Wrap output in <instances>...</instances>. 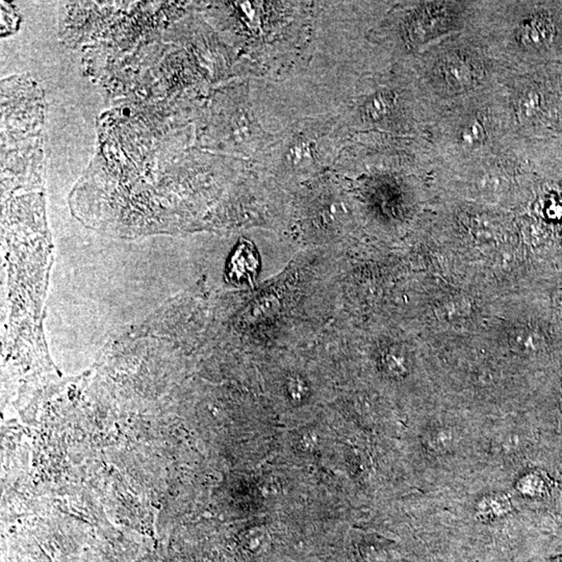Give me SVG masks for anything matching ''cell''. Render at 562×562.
<instances>
[{"label": "cell", "mask_w": 562, "mask_h": 562, "mask_svg": "<svg viewBox=\"0 0 562 562\" xmlns=\"http://www.w3.org/2000/svg\"><path fill=\"white\" fill-rule=\"evenodd\" d=\"M498 101L479 92L452 107L436 129L441 150L463 164L496 155L505 133L513 128L507 104Z\"/></svg>", "instance_id": "1"}, {"label": "cell", "mask_w": 562, "mask_h": 562, "mask_svg": "<svg viewBox=\"0 0 562 562\" xmlns=\"http://www.w3.org/2000/svg\"><path fill=\"white\" fill-rule=\"evenodd\" d=\"M495 73V63L484 48L463 36L430 48L426 58V78L432 94L442 97H465L479 93Z\"/></svg>", "instance_id": "2"}, {"label": "cell", "mask_w": 562, "mask_h": 562, "mask_svg": "<svg viewBox=\"0 0 562 562\" xmlns=\"http://www.w3.org/2000/svg\"><path fill=\"white\" fill-rule=\"evenodd\" d=\"M511 41L513 47L522 49H539L546 45L554 36V25L550 17L544 13L522 18L519 23L511 26Z\"/></svg>", "instance_id": "3"}, {"label": "cell", "mask_w": 562, "mask_h": 562, "mask_svg": "<svg viewBox=\"0 0 562 562\" xmlns=\"http://www.w3.org/2000/svg\"><path fill=\"white\" fill-rule=\"evenodd\" d=\"M393 105L394 97L390 93H378L366 103L364 116L373 122H376L388 115L392 111Z\"/></svg>", "instance_id": "4"}, {"label": "cell", "mask_w": 562, "mask_h": 562, "mask_svg": "<svg viewBox=\"0 0 562 562\" xmlns=\"http://www.w3.org/2000/svg\"><path fill=\"white\" fill-rule=\"evenodd\" d=\"M306 383L301 379L295 377V378L289 379L287 383V392H289V397L294 401H303L307 396Z\"/></svg>", "instance_id": "5"}]
</instances>
